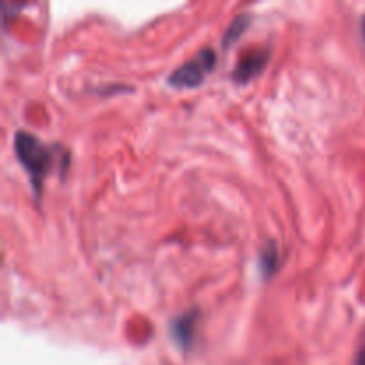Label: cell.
Returning <instances> with one entry per match:
<instances>
[{
  "instance_id": "7",
  "label": "cell",
  "mask_w": 365,
  "mask_h": 365,
  "mask_svg": "<svg viewBox=\"0 0 365 365\" xmlns=\"http://www.w3.org/2000/svg\"><path fill=\"white\" fill-rule=\"evenodd\" d=\"M362 38H364V43H365V14L362 18Z\"/></svg>"
},
{
  "instance_id": "4",
  "label": "cell",
  "mask_w": 365,
  "mask_h": 365,
  "mask_svg": "<svg viewBox=\"0 0 365 365\" xmlns=\"http://www.w3.org/2000/svg\"><path fill=\"white\" fill-rule=\"evenodd\" d=\"M198 319V309H191L187 310V312L182 314V316L175 317L170 323L171 339H173V342L182 349V351H189V349L192 348V344H195Z\"/></svg>"
},
{
  "instance_id": "5",
  "label": "cell",
  "mask_w": 365,
  "mask_h": 365,
  "mask_svg": "<svg viewBox=\"0 0 365 365\" xmlns=\"http://www.w3.org/2000/svg\"><path fill=\"white\" fill-rule=\"evenodd\" d=\"M250 24H252V14L241 13L239 16H235L234 20H232V24L228 25L227 32L223 34V41H221L223 48L227 50L230 48L232 45H235V43L239 41V38L246 32V29L250 27Z\"/></svg>"
},
{
  "instance_id": "2",
  "label": "cell",
  "mask_w": 365,
  "mask_h": 365,
  "mask_svg": "<svg viewBox=\"0 0 365 365\" xmlns=\"http://www.w3.org/2000/svg\"><path fill=\"white\" fill-rule=\"evenodd\" d=\"M216 63L217 56L212 48L200 50L191 61L178 66L168 77V84L173 86V88H198L205 81L207 75L212 73Z\"/></svg>"
},
{
  "instance_id": "6",
  "label": "cell",
  "mask_w": 365,
  "mask_h": 365,
  "mask_svg": "<svg viewBox=\"0 0 365 365\" xmlns=\"http://www.w3.org/2000/svg\"><path fill=\"white\" fill-rule=\"evenodd\" d=\"M278 264H280V253H278L277 245L273 241H269L266 245V248L260 252V273H262L264 278H269L277 273Z\"/></svg>"
},
{
  "instance_id": "1",
  "label": "cell",
  "mask_w": 365,
  "mask_h": 365,
  "mask_svg": "<svg viewBox=\"0 0 365 365\" xmlns=\"http://www.w3.org/2000/svg\"><path fill=\"white\" fill-rule=\"evenodd\" d=\"M14 152H16L18 163L24 166L31 178L36 198H39L43 182L56 164L57 146H46L36 135L20 130L14 135Z\"/></svg>"
},
{
  "instance_id": "3",
  "label": "cell",
  "mask_w": 365,
  "mask_h": 365,
  "mask_svg": "<svg viewBox=\"0 0 365 365\" xmlns=\"http://www.w3.org/2000/svg\"><path fill=\"white\" fill-rule=\"evenodd\" d=\"M271 59L269 48H255L246 52L245 56L239 59V63L235 64L234 73H232V78L237 84L245 86L248 82H252L257 75L262 73L266 70L267 63Z\"/></svg>"
}]
</instances>
